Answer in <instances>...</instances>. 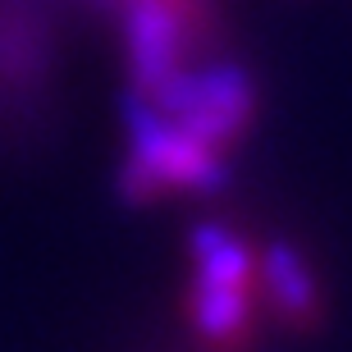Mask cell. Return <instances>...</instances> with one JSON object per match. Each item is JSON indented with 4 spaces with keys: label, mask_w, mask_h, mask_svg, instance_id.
Wrapping results in <instances>:
<instances>
[{
    "label": "cell",
    "mask_w": 352,
    "mask_h": 352,
    "mask_svg": "<svg viewBox=\"0 0 352 352\" xmlns=\"http://www.w3.org/2000/svg\"><path fill=\"white\" fill-rule=\"evenodd\" d=\"M261 279H265V293L274 298V307L288 320H307L316 311V279H311V270H307L298 248L270 243L261 256Z\"/></svg>",
    "instance_id": "obj_4"
},
{
    "label": "cell",
    "mask_w": 352,
    "mask_h": 352,
    "mask_svg": "<svg viewBox=\"0 0 352 352\" xmlns=\"http://www.w3.org/2000/svg\"><path fill=\"white\" fill-rule=\"evenodd\" d=\"M229 179L220 146L183 129L179 119L146 101L142 91L129 96V165H124V192L133 201L188 188V192H215Z\"/></svg>",
    "instance_id": "obj_1"
},
{
    "label": "cell",
    "mask_w": 352,
    "mask_h": 352,
    "mask_svg": "<svg viewBox=\"0 0 352 352\" xmlns=\"http://www.w3.org/2000/svg\"><path fill=\"white\" fill-rule=\"evenodd\" d=\"M192 325L206 343H234L248 329V288L197 284L192 288Z\"/></svg>",
    "instance_id": "obj_6"
},
{
    "label": "cell",
    "mask_w": 352,
    "mask_h": 352,
    "mask_svg": "<svg viewBox=\"0 0 352 352\" xmlns=\"http://www.w3.org/2000/svg\"><path fill=\"white\" fill-rule=\"evenodd\" d=\"M192 256H197V284H224V288H252V265L248 248L220 224H201L192 234Z\"/></svg>",
    "instance_id": "obj_5"
},
{
    "label": "cell",
    "mask_w": 352,
    "mask_h": 352,
    "mask_svg": "<svg viewBox=\"0 0 352 352\" xmlns=\"http://www.w3.org/2000/svg\"><path fill=\"white\" fill-rule=\"evenodd\" d=\"M124 28L138 91H156L183 69V19L170 0H129Z\"/></svg>",
    "instance_id": "obj_3"
},
{
    "label": "cell",
    "mask_w": 352,
    "mask_h": 352,
    "mask_svg": "<svg viewBox=\"0 0 352 352\" xmlns=\"http://www.w3.org/2000/svg\"><path fill=\"white\" fill-rule=\"evenodd\" d=\"M142 96L215 146L238 138L243 124L252 119V105H256L252 78L238 65H210V69H197V74L179 69L174 78H165L156 91H142Z\"/></svg>",
    "instance_id": "obj_2"
}]
</instances>
